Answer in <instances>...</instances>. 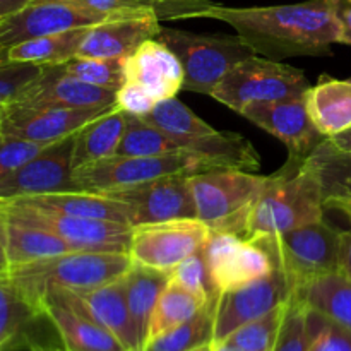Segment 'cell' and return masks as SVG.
<instances>
[{"label": "cell", "mask_w": 351, "mask_h": 351, "mask_svg": "<svg viewBox=\"0 0 351 351\" xmlns=\"http://www.w3.org/2000/svg\"><path fill=\"white\" fill-rule=\"evenodd\" d=\"M160 21L208 17L230 24L256 55L281 62L290 57L331 55L339 41V26L332 0L273 7H225L218 3H156Z\"/></svg>", "instance_id": "1"}, {"label": "cell", "mask_w": 351, "mask_h": 351, "mask_svg": "<svg viewBox=\"0 0 351 351\" xmlns=\"http://www.w3.org/2000/svg\"><path fill=\"white\" fill-rule=\"evenodd\" d=\"M324 209L321 187L314 175L304 163L288 160L280 171L267 175L243 239L276 235L322 221Z\"/></svg>", "instance_id": "2"}, {"label": "cell", "mask_w": 351, "mask_h": 351, "mask_svg": "<svg viewBox=\"0 0 351 351\" xmlns=\"http://www.w3.org/2000/svg\"><path fill=\"white\" fill-rule=\"evenodd\" d=\"M130 267L129 254L75 250L10 267L9 276L41 312L40 302L47 291L95 290L123 278Z\"/></svg>", "instance_id": "3"}, {"label": "cell", "mask_w": 351, "mask_h": 351, "mask_svg": "<svg viewBox=\"0 0 351 351\" xmlns=\"http://www.w3.org/2000/svg\"><path fill=\"white\" fill-rule=\"evenodd\" d=\"M267 177L239 168H211L191 175L195 218L215 232L245 237L250 213Z\"/></svg>", "instance_id": "4"}, {"label": "cell", "mask_w": 351, "mask_h": 351, "mask_svg": "<svg viewBox=\"0 0 351 351\" xmlns=\"http://www.w3.org/2000/svg\"><path fill=\"white\" fill-rule=\"evenodd\" d=\"M341 232L322 221L290 232L252 239L269 254L274 269L281 271L291 290H298L324 274L338 273Z\"/></svg>", "instance_id": "5"}, {"label": "cell", "mask_w": 351, "mask_h": 351, "mask_svg": "<svg viewBox=\"0 0 351 351\" xmlns=\"http://www.w3.org/2000/svg\"><path fill=\"white\" fill-rule=\"evenodd\" d=\"M156 38L180 60L184 69L182 89L206 96L213 95L237 64L256 55L239 34H199L161 26Z\"/></svg>", "instance_id": "6"}, {"label": "cell", "mask_w": 351, "mask_h": 351, "mask_svg": "<svg viewBox=\"0 0 351 351\" xmlns=\"http://www.w3.org/2000/svg\"><path fill=\"white\" fill-rule=\"evenodd\" d=\"M308 88L311 84L300 69L252 55L237 64L211 96L233 112L242 113L245 106L254 103L304 98Z\"/></svg>", "instance_id": "7"}, {"label": "cell", "mask_w": 351, "mask_h": 351, "mask_svg": "<svg viewBox=\"0 0 351 351\" xmlns=\"http://www.w3.org/2000/svg\"><path fill=\"white\" fill-rule=\"evenodd\" d=\"M211 163L195 154L182 153L165 156H110L106 160L75 168L74 182L79 191L93 194L122 191L167 175H195L211 170Z\"/></svg>", "instance_id": "8"}, {"label": "cell", "mask_w": 351, "mask_h": 351, "mask_svg": "<svg viewBox=\"0 0 351 351\" xmlns=\"http://www.w3.org/2000/svg\"><path fill=\"white\" fill-rule=\"evenodd\" d=\"M0 208L7 216L27 225L40 226L53 233L77 250L88 252L129 254L132 226L105 219L75 218L60 213L41 211L19 204L12 199H0Z\"/></svg>", "instance_id": "9"}, {"label": "cell", "mask_w": 351, "mask_h": 351, "mask_svg": "<svg viewBox=\"0 0 351 351\" xmlns=\"http://www.w3.org/2000/svg\"><path fill=\"white\" fill-rule=\"evenodd\" d=\"M211 228L197 218L132 226L129 257L132 264L171 273L182 261L204 247Z\"/></svg>", "instance_id": "10"}, {"label": "cell", "mask_w": 351, "mask_h": 351, "mask_svg": "<svg viewBox=\"0 0 351 351\" xmlns=\"http://www.w3.org/2000/svg\"><path fill=\"white\" fill-rule=\"evenodd\" d=\"M112 106L62 108V106L26 105L12 101L0 108V134L51 144L65 139L79 129L108 112Z\"/></svg>", "instance_id": "11"}, {"label": "cell", "mask_w": 351, "mask_h": 351, "mask_svg": "<svg viewBox=\"0 0 351 351\" xmlns=\"http://www.w3.org/2000/svg\"><path fill=\"white\" fill-rule=\"evenodd\" d=\"M105 195L129 208L130 226L195 218L191 175H167Z\"/></svg>", "instance_id": "12"}, {"label": "cell", "mask_w": 351, "mask_h": 351, "mask_svg": "<svg viewBox=\"0 0 351 351\" xmlns=\"http://www.w3.org/2000/svg\"><path fill=\"white\" fill-rule=\"evenodd\" d=\"M291 295L290 283L278 269L252 283L221 291L216 302L213 341H225L239 328L287 304Z\"/></svg>", "instance_id": "13"}, {"label": "cell", "mask_w": 351, "mask_h": 351, "mask_svg": "<svg viewBox=\"0 0 351 351\" xmlns=\"http://www.w3.org/2000/svg\"><path fill=\"white\" fill-rule=\"evenodd\" d=\"M74 134L51 143L27 163L0 178V199L79 191L74 182Z\"/></svg>", "instance_id": "14"}, {"label": "cell", "mask_w": 351, "mask_h": 351, "mask_svg": "<svg viewBox=\"0 0 351 351\" xmlns=\"http://www.w3.org/2000/svg\"><path fill=\"white\" fill-rule=\"evenodd\" d=\"M103 14L89 12L60 0H33L17 12L0 17V50L48 34L88 27L105 21Z\"/></svg>", "instance_id": "15"}, {"label": "cell", "mask_w": 351, "mask_h": 351, "mask_svg": "<svg viewBox=\"0 0 351 351\" xmlns=\"http://www.w3.org/2000/svg\"><path fill=\"white\" fill-rule=\"evenodd\" d=\"M254 125L261 127L288 147V160L304 163L326 141L321 130L312 122L304 98L281 101L254 103L240 113Z\"/></svg>", "instance_id": "16"}, {"label": "cell", "mask_w": 351, "mask_h": 351, "mask_svg": "<svg viewBox=\"0 0 351 351\" xmlns=\"http://www.w3.org/2000/svg\"><path fill=\"white\" fill-rule=\"evenodd\" d=\"M202 252L219 293L261 280L274 269L263 247L233 233L211 230Z\"/></svg>", "instance_id": "17"}, {"label": "cell", "mask_w": 351, "mask_h": 351, "mask_svg": "<svg viewBox=\"0 0 351 351\" xmlns=\"http://www.w3.org/2000/svg\"><path fill=\"white\" fill-rule=\"evenodd\" d=\"M160 29L161 21L154 7L115 14L101 23L89 26L75 57H127L144 41L156 38Z\"/></svg>", "instance_id": "18"}, {"label": "cell", "mask_w": 351, "mask_h": 351, "mask_svg": "<svg viewBox=\"0 0 351 351\" xmlns=\"http://www.w3.org/2000/svg\"><path fill=\"white\" fill-rule=\"evenodd\" d=\"M53 291H57L79 314L86 315L93 322L112 332L125 346L127 351H141L139 335H137L136 324L127 305L123 278L95 288V290Z\"/></svg>", "instance_id": "19"}, {"label": "cell", "mask_w": 351, "mask_h": 351, "mask_svg": "<svg viewBox=\"0 0 351 351\" xmlns=\"http://www.w3.org/2000/svg\"><path fill=\"white\" fill-rule=\"evenodd\" d=\"M14 101L62 108H89L115 105L117 93L77 81L65 74L60 65H51L41 69L38 77L29 82Z\"/></svg>", "instance_id": "20"}, {"label": "cell", "mask_w": 351, "mask_h": 351, "mask_svg": "<svg viewBox=\"0 0 351 351\" xmlns=\"http://www.w3.org/2000/svg\"><path fill=\"white\" fill-rule=\"evenodd\" d=\"M125 81L137 82L160 101L177 96L184 86V69L177 55L158 38H153L127 57Z\"/></svg>", "instance_id": "21"}, {"label": "cell", "mask_w": 351, "mask_h": 351, "mask_svg": "<svg viewBox=\"0 0 351 351\" xmlns=\"http://www.w3.org/2000/svg\"><path fill=\"white\" fill-rule=\"evenodd\" d=\"M40 308L43 317L55 326L69 351H127L112 332L79 314L57 291H47Z\"/></svg>", "instance_id": "22"}, {"label": "cell", "mask_w": 351, "mask_h": 351, "mask_svg": "<svg viewBox=\"0 0 351 351\" xmlns=\"http://www.w3.org/2000/svg\"><path fill=\"white\" fill-rule=\"evenodd\" d=\"M12 201L41 211L60 213L75 218L105 219V221L125 223L130 225V213L123 202L115 201L105 194L93 192H57V194L31 195V197H17Z\"/></svg>", "instance_id": "23"}, {"label": "cell", "mask_w": 351, "mask_h": 351, "mask_svg": "<svg viewBox=\"0 0 351 351\" xmlns=\"http://www.w3.org/2000/svg\"><path fill=\"white\" fill-rule=\"evenodd\" d=\"M319 182L326 209L345 213L351 209V153L324 143L304 161Z\"/></svg>", "instance_id": "24"}, {"label": "cell", "mask_w": 351, "mask_h": 351, "mask_svg": "<svg viewBox=\"0 0 351 351\" xmlns=\"http://www.w3.org/2000/svg\"><path fill=\"white\" fill-rule=\"evenodd\" d=\"M305 103L326 139L345 132L351 127V82L322 75L305 95Z\"/></svg>", "instance_id": "25"}, {"label": "cell", "mask_w": 351, "mask_h": 351, "mask_svg": "<svg viewBox=\"0 0 351 351\" xmlns=\"http://www.w3.org/2000/svg\"><path fill=\"white\" fill-rule=\"evenodd\" d=\"M127 112L120 106H113L98 119L86 123L74 134V158L72 167L81 168L96 161L115 156L117 147L125 132Z\"/></svg>", "instance_id": "26"}, {"label": "cell", "mask_w": 351, "mask_h": 351, "mask_svg": "<svg viewBox=\"0 0 351 351\" xmlns=\"http://www.w3.org/2000/svg\"><path fill=\"white\" fill-rule=\"evenodd\" d=\"M3 218H5L3 245H5L10 267L23 266V264L34 263V261L48 259V257L62 256V254L77 250L53 233L40 228V226L27 225L19 219L10 218L5 213H3Z\"/></svg>", "instance_id": "27"}, {"label": "cell", "mask_w": 351, "mask_h": 351, "mask_svg": "<svg viewBox=\"0 0 351 351\" xmlns=\"http://www.w3.org/2000/svg\"><path fill=\"white\" fill-rule=\"evenodd\" d=\"M307 308L351 331V281L339 273L311 280L293 291Z\"/></svg>", "instance_id": "28"}, {"label": "cell", "mask_w": 351, "mask_h": 351, "mask_svg": "<svg viewBox=\"0 0 351 351\" xmlns=\"http://www.w3.org/2000/svg\"><path fill=\"white\" fill-rule=\"evenodd\" d=\"M170 280L171 273L137 266V264H132V267L123 276L127 305H129L130 315L139 335L141 351L147 341V329H149L151 315L156 307L158 298L170 283Z\"/></svg>", "instance_id": "29"}, {"label": "cell", "mask_w": 351, "mask_h": 351, "mask_svg": "<svg viewBox=\"0 0 351 351\" xmlns=\"http://www.w3.org/2000/svg\"><path fill=\"white\" fill-rule=\"evenodd\" d=\"M88 29L89 26L75 27V29L64 31V33L48 34V36L14 45L7 50V58L14 62L38 65V67L62 65L77 55L81 41L84 40Z\"/></svg>", "instance_id": "30"}, {"label": "cell", "mask_w": 351, "mask_h": 351, "mask_svg": "<svg viewBox=\"0 0 351 351\" xmlns=\"http://www.w3.org/2000/svg\"><path fill=\"white\" fill-rule=\"evenodd\" d=\"M206 305L202 298L189 291L177 281L170 280L160 298L156 302L153 315L149 321V329H147V341L185 324L191 319H194ZM146 341V343H147Z\"/></svg>", "instance_id": "31"}, {"label": "cell", "mask_w": 351, "mask_h": 351, "mask_svg": "<svg viewBox=\"0 0 351 351\" xmlns=\"http://www.w3.org/2000/svg\"><path fill=\"white\" fill-rule=\"evenodd\" d=\"M143 119L168 134L178 146L185 141L197 139V137L208 136L216 130L209 123H206L201 117L195 115L189 106H185L177 96L160 99L154 108L146 113Z\"/></svg>", "instance_id": "32"}, {"label": "cell", "mask_w": 351, "mask_h": 351, "mask_svg": "<svg viewBox=\"0 0 351 351\" xmlns=\"http://www.w3.org/2000/svg\"><path fill=\"white\" fill-rule=\"evenodd\" d=\"M43 317L40 311L16 287L10 276L0 278V346L16 343L27 326Z\"/></svg>", "instance_id": "33"}, {"label": "cell", "mask_w": 351, "mask_h": 351, "mask_svg": "<svg viewBox=\"0 0 351 351\" xmlns=\"http://www.w3.org/2000/svg\"><path fill=\"white\" fill-rule=\"evenodd\" d=\"M182 153V147L168 134L143 117L127 113L125 132L117 147V156H165Z\"/></svg>", "instance_id": "34"}, {"label": "cell", "mask_w": 351, "mask_h": 351, "mask_svg": "<svg viewBox=\"0 0 351 351\" xmlns=\"http://www.w3.org/2000/svg\"><path fill=\"white\" fill-rule=\"evenodd\" d=\"M215 311L216 305H206L189 322L149 339L143 351H191L197 346L208 345L215 336Z\"/></svg>", "instance_id": "35"}, {"label": "cell", "mask_w": 351, "mask_h": 351, "mask_svg": "<svg viewBox=\"0 0 351 351\" xmlns=\"http://www.w3.org/2000/svg\"><path fill=\"white\" fill-rule=\"evenodd\" d=\"M129 57V55H127ZM127 57L113 58H82L74 57L72 60L62 64V71L77 81L98 88L119 91L125 82Z\"/></svg>", "instance_id": "36"}, {"label": "cell", "mask_w": 351, "mask_h": 351, "mask_svg": "<svg viewBox=\"0 0 351 351\" xmlns=\"http://www.w3.org/2000/svg\"><path fill=\"white\" fill-rule=\"evenodd\" d=\"M287 304L239 328L225 341L232 343L233 346H237V348L242 351H273L274 345H276L281 322H283L285 311H287Z\"/></svg>", "instance_id": "37"}, {"label": "cell", "mask_w": 351, "mask_h": 351, "mask_svg": "<svg viewBox=\"0 0 351 351\" xmlns=\"http://www.w3.org/2000/svg\"><path fill=\"white\" fill-rule=\"evenodd\" d=\"M311 345V311L295 295H291L273 351H308Z\"/></svg>", "instance_id": "38"}, {"label": "cell", "mask_w": 351, "mask_h": 351, "mask_svg": "<svg viewBox=\"0 0 351 351\" xmlns=\"http://www.w3.org/2000/svg\"><path fill=\"white\" fill-rule=\"evenodd\" d=\"M171 280L177 281L178 285L187 288V290L192 291L194 295H197V297L202 298L206 304L216 305V302H218L219 290L218 287H216L215 280H213L211 271H209L208 263H206L202 249L197 250L195 254H192V256L187 257L185 261H182V263L171 271Z\"/></svg>", "instance_id": "39"}, {"label": "cell", "mask_w": 351, "mask_h": 351, "mask_svg": "<svg viewBox=\"0 0 351 351\" xmlns=\"http://www.w3.org/2000/svg\"><path fill=\"white\" fill-rule=\"evenodd\" d=\"M43 67L24 62H14L7 58V51L0 50V108L19 96V93L29 82L38 77Z\"/></svg>", "instance_id": "40"}, {"label": "cell", "mask_w": 351, "mask_h": 351, "mask_svg": "<svg viewBox=\"0 0 351 351\" xmlns=\"http://www.w3.org/2000/svg\"><path fill=\"white\" fill-rule=\"evenodd\" d=\"M311 311V308H308ZM312 345L308 351H351V331L311 311Z\"/></svg>", "instance_id": "41"}, {"label": "cell", "mask_w": 351, "mask_h": 351, "mask_svg": "<svg viewBox=\"0 0 351 351\" xmlns=\"http://www.w3.org/2000/svg\"><path fill=\"white\" fill-rule=\"evenodd\" d=\"M47 146L48 144L33 143V141L0 134V178L23 167Z\"/></svg>", "instance_id": "42"}, {"label": "cell", "mask_w": 351, "mask_h": 351, "mask_svg": "<svg viewBox=\"0 0 351 351\" xmlns=\"http://www.w3.org/2000/svg\"><path fill=\"white\" fill-rule=\"evenodd\" d=\"M156 103L158 101L154 99V96L147 89H144L143 86L137 84V82L125 81L122 88L117 91L115 105L125 110L127 113H134V115L144 117L154 108Z\"/></svg>", "instance_id": "43"}, {"label": "cell", "mask_w": 351, "mask_h": 351, "mask_svg": "<svg viewBox=\"0 0 351 351\" xmlns=\"http://www.w3.org/2000/svg\"><path fill=\"white\" fill-rule=\"evenodd\" d=\"M60 2L71 3L79 9L89 10L103 16H115V14L134 12V10L154 7L153 0H60Z\"/></svg>", "instance_id": "44"}, {"label": "cell", "mask_w": 351, "mask_h": 351, "mask_svg": "<svg viewBox=\"0 0 351 351\" xmlns=\"http://www.w3.org/2000/svg\"><path fill=\"white\" fill-rule=\"evenodd\" d=\"M335 2V14L339 26L338 43L351 47V0H332Z\"/></svg>", "instance_id": "45"}, {"label": "cell", "mask_w": 351, "mask_h": 351, "mask_svg": "<svg viewBox=\"0 0 351 351\" xmlns=\"http://www.w3.org/2000/svg\"><path fill=\"white\" fill-rule=\"evenodd\" d=\"M338 273L348 278L351 281V230L341 232V240H339V264Z\"/></svg>", "instance_id": "46"}, {"label": "cell", "mask_w": 351, "mask_h": 351, "mask_svg": "<svg viewBox=\"0 0 351 351\" xmlns=\"http://www.w3.org/2000/svg\"><path fill=\"white\" fill-rule=\"evenodd\" d=\"M326 144H329V146L335 147V149L348 151V153H351V127L348 130H345V132L338 134V136L326 139Z\"/></svg>", "instance_id": "47"}, {"label": "cell", "mask_w": 351, "mask_h": 351, "mask_svg": "<svg viewBox=\"0 0 351 351\" xmlns=\"http://www.w3.org/2000/svg\"><path fill=\"white\" fill-rule=\"evenodd\" d=\"M31 2H33V0H0V17L17 12V10H21L23 7H26L27 3Z\"/></svg>", "instance_id": "48"}, {"label": "cell", "mask_w": 351, "mask_h": 351, "mask_svg": "<svg viewBox=\"0 0 351 351\" xmlns=\"http://www.w3.org/2000/svg\"><path fill=\"white\" fill-rule=\"evenodd\" d=\"M213 351H242L228 341H211Z\"/></svg>", "instance_id": "49"}, {"label": "cell", "mask_w": 351, "mask_h": 351, "mask_svg": "<svg viewBox=\"0 0 351 351\" xmlns=\"http://www.w3.org/2000/svg\"><path fill=\"white\" fill-rule=\"evenodd\" d=\"M31 351H69L67 348H41V346H31Z\"/></svg>", "instance_id": "50"}, {"label": "cell", "mask_w": 351, "mask_h": 351, "mask_svg": "<svg viewBox=\"0 0 351 351\" xmlns=\"http://www.w3.org/2000/svg\"><path fill=\"white\" fill-rule=\"evenodd\" d=\"M154 5L156 3H171V2H199V0H153Z\"/></svg>", "instance_id": "51"}, {"label": "cell", "mask_w": 351, "mask_h": 351, "mask_svg": "<svg viewBox=\"0 0 351 351\" xmlns=\"http://www.w3.org/2000/svg\"><path fill=\"white\" fill-rule=\"evenodd\" d=\"M191 351H213V348H211V343H208V345L197 346V348H194V350H191Z\"/></svg>", "instance_id": "52"}, {"label": "cell", "mask_w": 351, "mask_h": 351, "mask_svg": "<svg viewBox=\"0 0 351 351\" xmlns=\"http://www.w3.org/2000/svg\"><path fill=\"white\" fill-rule=\"evenodd\" d=\"M345 215H346V216H348V218L351 219V209H348V211H345Z\"/></svg>", "instance_id": "53"}, {"label": "cell", "mask_w": 351, "mask_h": 351, "mask_svg": "<svg viewBox=\"0 0 351 351\" xmlns=\"http://www.w3.org/2000/svg\"><path fill=\"white\" fill-rule=\"evenodd\" d=\"M5 348H3V346H0V351H3Z\"/></svg>", "instance_id": "54"}, {"label": "cell", "mask_w": 351, "mask_h": 351, "mask_svg": "<svg viewBox=\"0 0 351 351\" xmlns=\"http://www.w3.org/2000/svg\"><path fill=\"white\" fill-rule=\"evenodd\" d=\"M348 81H350V82H351V77H350V79H348Z\"/></svg>", "instance_id": "55"}]
</instances>
